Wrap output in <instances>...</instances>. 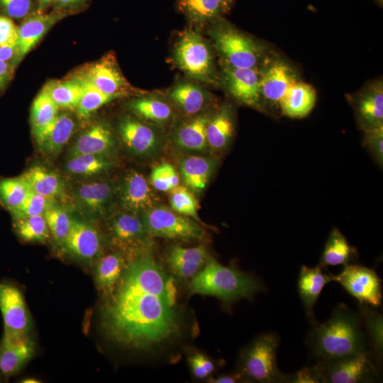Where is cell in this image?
<instances>
[{"label":"cell","instance_id":"6da1fadb","mask_svg":"<svg viewBox=\"0 0 383 383\" xmlns=\"http://www.w3.org/2000/svg\"><path fill=\"white\" fill-rule=\"evenodd\" d=\"M128 255L120 280L105 296L102 326L117 345L152 355L184 337L186 318L178 300L177 281L157 261L153 249Z\"/></svg>","mask_w":383,"mask_h":383},{"label":"cell","instance_id":"7a4b0ae2","mask_svg":"<svg viewBox=\"0 0 383 383\" xmlns=\"http://www.w3.org/2000/svg\"><path fill=\"white\" fill-rule=\"evenodd\" d=\"M307 337V345L317 361L329 360L359 354L371 353L362 330L360 312L340 304L330 318L323 323L316 321Z\"/></svg>","mask_w":383,"mask_h":383},{"label":"cell","instance_id":"3957f363","mask_svg":"<svg viewBox=\"0 0 383 383\" xmlns=\"http://www.w3.org/2000/svg\"><path fill=\"white\" fill-rule=\"evenodd\" d=\"M191 294L212 296L226 307L233 302L266 291L265 286L252 273L244 272L234 265L225 266L209 257L203 269L189 282Z\"/></svg>","mask_w":383,"mask_h":383},{"label":"cell","instance_id":"277c9868","mask_svg":"<svg viewBox=\"0 0 383 383\" xmlns=\"http://www.w3.org/2000/svg\"><path fill=\"white\" fill-rule=\"evenodd\" d=\"M279 339L274 333L255 338L240 352L236 372L245 382L286 383L287 374L278 368Z\"/></svg>","mask_w":383,"mask_h":383},{"label":"cell","instance_id":"5b68a950","mask_svg":"<svg viewBox=\"0 0 383 383\" xmlns=\"http://www.w3.org/2000/svg\"><path fill=\"white\" fill-rule=\"evenodd\" d=\"M140 218L152 238L191 242L203 240L206 235L202 225L164 206H155Z\"/></svg>","mask_w":383,"mask_h":383},{"label":"cell","instance_id":"8992f818","mask_svg":"<svg viewBox=\"0 0 383 383\" xmlns=\"http://www.w3.org/2000/svg\"><path fill=\"white\" fill-rule=\"evenodd\" d=\"M211 37L228 66L256 67L261 60L262 50L259 44L226 22H219L212 28Z\"/></svg>","mask_w":383,"mask_h":383},{"label":"cell","instance_id":"52a82bcc","mask_svg":"<svg viewBox=\"0 0 383 383\" xmlns=\"http://www.w3.org/2000/svg\"><path fill=\"white\" fill-rule=\"evenodd\" d=\"M174 60L186 74L204 82L214 77L211 50L202 36L194 30H187L179 38L174 50Z\"/></svg>","mask_w":383,"mask_h":383},{"label":"cell","instance_id":"ba28073f","mask_svg":"<svg viewBox=\"0 0 383 383\" xmlns=\"http://www.w3.org/2000/svg\"><path fill=\"white\" fill-rule=\"evenodd\" d=\"M321 383L374 382L379 379V367L370 353L317 361Z\"/></svg>","mask_w":383,"mask_h":383},{"label":"cell","instance_id":"9c48e42d","mask_svg":"<svg viewBox=\"0 0 383 383\" xmlns=\"http://www.w3.org/2000/svg\"><path fill=\"white\" fill-rule=\"evenodd\" d=\"M106 227L111 243L127 254L153 249L152 237L138 215L124 210L116 212L107 218Z\"/></svg>","mask_w":383,"mask_h":383},{"label":"cell","instance_id":"30bf717a","mask_svg":"<svg viewBox=\"0 0 383 383\" xmlns=\"http://www.w3.org/2000/svg\"><path fill=\"white\" fill-rule=\"evenodd\" d=\"M332 278L360 304H367L373 308L381 306V279L374 269L350 263L345 265L338 275L332 274Z\"/></svg>","mask_w":383,"mask_h":383},{"label":"cell","instance_id":"8fae6325","mask_svg":"<svg viewBox=\"0 0 383 383\" xmlns=\"http://www.w3.org/2000/svg\"><path fill=\"white\" fill-rule=\"evenodd\" d=\"M0 311L3 336L18 339L27 335L31 326L30 316L21 291L13 283L0 282Z\"/></svg>","mask_w":383,"mask_h":383},{"label":"cell","instance_id":"7c38bea8","mask_svg":"<svg viewBox=\"0 0 383 383\" xmlns=\"http://www.w3.org/2000/svg\"><path fill=\"white\" fill-rule=\"evenodd\" d=\"M223 82L227 91L238 102L262 110L260 72L256 67L238 68L224 65Z\"/></svg>","mask_w":383,"mask_h":383},{"label":"cell","instance_id":"4fadbf2b","mask_svg":"<svg viewBox=\"0 0 383 383\" xmlns=\"http://www.w3.org/2000/svg\"><path fill=\"white\" fill-rule=\"evenodd\" d=\"M61 245L70 256L84 262L97 260L104 252V240L98 229L74 218Z\"/></svg>","mask_w":383,"mask_h":383},{"label":"cell","instance_id":"5bb4252c","mask_svg":"<svg viewBox=\"0 0 383 383\" xmlns=\"http://www.w3.org/2000/svg\"><path fill=\"white\" fill-rule=\"evenodd\" d=\"M118 199L124 211L139 216L157 206V198L145 177L136 170L128 172L118 189Z\"/></svg>","mask_w":383,"mask_h":383},{"label":"cell","instance_id":"9a60e30c","mask_svg":"<svg viewBox=\"0 0 383 383\" xmlns=\"http://www.w3.org/2000/svg\"><path fill=\"white\" fill-rule=\"evenodd\" d=\"M209 257L204 245L184 248L174 245L165 255L167 270L177 282H189L203 269Z\"/></svg>","mask_w":383,"mask_h":383},{"label":"cell","instance_id":"2e32d148","mask_svg":"<svg viewBox=\"0 0 383 383\" xmlns=\"http://www.w3.org/2000/svg\"><path fill=\"white\" fill-rule=\"evenodd\" d=\"M358 127L369 131L383 126V84L379 79L362 89L353 99Z\"/></svg>","mask_w":383,"mask_h":383},{"label":"cell","instance_id":"e0dca14e","mask_svg":"<svg viewBox=\"0 0 383 383\" xmlns=\"http://www.w3.org/2000/svg\"><path fill=\"white\" fill-rule=\"evenodd\" d=\"M79 75L100 91L109 94L123 96L128 87V83L112 55H107L89 65Z\"/></svg>","mask_w":383,"mask_h":383},{"label":"cell","instance_id":"ac0fdd59","mask_svg":"<svg viewBox=\"0 0 383 383\" xmlns=\"http://www.w3.org/2000/svg\"><path fill=\"white\" fill-rule=\"evenodd\" d=\"M119 135L133 153L147 156L153 154L160 145V138L150 126L139 120L126 116L118 124Z\"/></svg>","mask_w":383,"mask_h":383},{"label":"cell","instance_id":"d6986e66","mask_svg":"<svg viewBox=\"0 0 383 383\" xmlns=\"http://www.w3.org/2000/svg\"><path fill=\"white\" fill-rule=\"evenodd\" d=\"M296 76L292 67L285 61L277 59L270 62L260 72V91L262 100L279 104Z\"/></svg>","mask_w":383,"mask_h":383},{"label":"cell","instance_id":"ffe728a7","mask_svg":"<svg viewBox=\"0 0 383 383\" xmlns=\"http://www.w3.org/2000/svg\"><path fill=\"white\" fill-rule=\"evenodd\" d=\"M115 194L113 185L108 182L82 183L73 189L77 205L92 216H104Z\"/></svg>","mask_w":383,"mask_h":383},{"label":"cell","instance_id":"44dd1931","mask_svg":"<svg viewBox=\"0 0 383 383\" xmlns=\"http://www.w3.org/2000/svg\"><path fill=\"white\" fill-rule=\"evenodd\" d=\"M76 128V121L70 113H59L49 125L33 135L43 153L55 156L69 142Z\"/></svg>","mask_w":383,"mask_h":383},{"label":"cell","instance_id":"7402d4cb","mask_svg":"<svg viewBox=\"0 0 383 383\" xmlns=\"http://www.w3.org/2000/svg\"><path fill=\"white\" fill-rule=\"evenodd\" d=\"M115 146L114 138L109 127L96 123L80 133L70 150V156L95 155L106 156Z\"/></svg>","mask_w":383,"mask_h":383},{"label":"cell","instance_id":"603a6c76","mask_svg":"<svg viewBox=\"0 0 383 383\" xmlns=\"http://www.w3.org/2000/svg\"><path fill=\"white\" fill-rule=\"evenodd\" d=\"M65 13H37L26 18L18 28L17 48L19 60L23 57L60 20Z\"/></svg>","mask_w":383,"mask_h":383},{"label":"cell","instance_id":"cb8c5ba5","mask_svg":"<svg viewBox=\"0 0 383 383\" xmlns=\"http://www.w3.org/2000/svg\"><path fill=\"white\" fill-rule=\"evenodd\" d=\"M323 269L320 265L314 267L303 265L298 277L299 294L311 323L316 321L313 307L321 291L328 282L333 281L332 274L325 273Z\"/></svg>","mask_w":383,"mask_h":383},{"label":"cell","instance_id":"d4e9b609","mask_svg":"<svg viewBox=\"0 0 383 383\" xmlns=\"http://www.w3.org/2000/svg\"><path fill=\"white\" fill-rule=\"evenodd\" d=\"M34 353V343L28 335L0 342V374L9 377L17 374Z\"/></svg>","mask_w":383,"mask_h":383},{"label":"cell","instance_id":"484cf974","mask_svg":"<svg viewBox=\"0 0 383 383\" xmlns=\"http://www.w3.org/2000/svg\"><path fill=\"white\" fill-rule=\"evenodd\" d=\"M128 258L127 253L116 249L97 259L94 280L104 297L110 294L118 284L126 267Z\"/></svg>","mask_w":383,"mask_h":383},{"label":"cell","instance_id":"4316f807","mask_svg":"<svg viewBox=\"0 0 383 383\" xmlns=\"http://www.w3.org/2000/svg\"><path fill=\"white\" fill-rule=\"evenodd\" d=\"M316 101V92L313 87L296 81L288 88L278 105L284 116L301 118L311 113Z\"/></svg>","mask_w":383,"mask_h":383},{"label":"cell","instance_id":"83f0119b","mask_svg":"<svg viewBox=\"0 0 383 383\" xmlns=\"http://www.w3.org/2000/svg\"><path fill=\"white\" fill-rule=\"evenodd\" d=\"M206 133L209 148L211 150L221 152L228 148L235 133L234 116L228 104L211 115Z\"/></svg>","mask_w":383,"mask_h":383},{"label":"cell","instance_id":"f1b7e54d","mask_svg":"<svg viewBox=\"0 0 383 383\" xmlns=\"http://www.w3.org/2000/svg\"><path fill=\"white\" fill-rule=\"evenodd\" d=\"M30 189L44 197L56 201L65 194V184L55 172L41 165L30 167L22 175Z\"/></svg>","mask_w":383,"mask_h":383},{"label":"cell","instance_id":"f546056e","mask_svg":"<svg viewBox=\"0 0 383 383\" xmlns=\"http://www.w3.org/2000/svg\"><path fill=\"white\" fill-rule=\"evenodd\" d=\"M211 115L201 113L181 125L175 132L176 145L184 150L206 151L209 148L206 129Z\"/></svg>","mask_w":383,"mask_h":383},{"label":"cell","instance_id":"4dcf8cb0","mask_svg":"<svg viewBox=\"0 0 383 383\" xmlns=\"http://www.w3.org/2000/svg\"><path fill=\"white\" fill-rule=\"evenodd\" d=\"M216 167V162L206 157L192 155L180 163L182 179L187 188L200 192L204 189Z\"/></svg>","mask_w":383,"mask_h":383},{"label":"cell","instance_id":"1f68e13d","mask_svg":"<svg viewBox=\"0 0 383 383\" xmlns=\"http://www.w3.org/2000/svg\"><path fill=\"white\" fill-rule=\"evenodd\" d=\"M168 96L188 116L199 114L209 101L208 94L200 87L191 82L176 84L169 91Z\"/></svg>","mask_w":383,"mask_h":383},{"label":"cell","instance_id":"d6a6232c","mask_svg":"<svg viewBox=\"0 0 383 383\" xmlns=\"http://www.w3.org/2000/svg\"><path fill=\"white\" fill-rule=\"evenodd\" d=\"M356 256V249L348 243L337 228H333L326 243L318 265L323 268L328 266H345L350 264Z\"/></svg>","mask_w":383,"mask_h":383},{"label":"cell","instance_id":"836d02e7","mask_svg":"<svg viewBox=\"0 0 383 383\" xmlns=\"http://www.w3.org/2000/svg\"><path fill=\"white\" fill-rule=\"evenodd\" d=\"M178 8L191 21L202 23L218 19L231 7L223 0H179Z\"/></svg>","mask_w":383,"mask_h":383},{"label":"cell","instance_id":"e575fe53","mask_svg":"<svg viewBox=\"0 0 383 383\" xmlns=\"http://www.w3.org/2000/svg\"><path fill=\"white\" fill-rule=\"evenodd\" d=\"M43 89L60 109L67 110L76 109L83 93L82 85L77 77L49 82Z\"/></svg>","mask_w":383,"mask_h":383},{"label":"cell","instance_id":"d590c367","mask_svg":"<svg viewBox=\"0 0 383 383\" xmlns=\"http://www.w3.org/2000/svg\"><path fill=\"white\" fill-rule=\"evenodd\" d=\"M362 323L365 328L371 353L378 366L382 360L383 318L382 315L373 307L360 304Z\"/></svg>","mask_w":383,"mask_h":383},{"label":"cell","instance_id":"8d00e7d4","mask_svg":"<svg viewBox=\"0 0 383 383\" xmlns=\"http://www.w3.org/2000/svg\"><path fill=\"white\" fill-rule=\"evenodd\" d=\"M130 107L139 117L157 124H165L172 117V110L170 105L153 97L134 99L130 103Z\"/></svg>","mask_w":383,"mask_h":383},{"label":"cell","instance_id":"74e56055","mask_svg":"<svg viewBox=\"0 0 383 383\" xmlns=\"http://www.w3.org/2000/svg\"><path fill=\"white\" fill-rule=\"evenodd\" d=\"M111 166L112 162L106 156L77 155L70 156L65 168L71 175L87 177L101 174Z\"/></svg>","mask_w":383,"mask_h":383},{"label":"cell","instance_id":"f35d334b","mask_svg":"<svg viewBox=\"0 0 383 383\" xmlns=\"http://www.w3.org/2000/svg\"><path fill=\"white\" fill-rule=\"evenodd\" d=\"M77 77L79 79L83 87L82 97L75 109L77 116L80 118H87L92 113L104 105L122 96L104 93L96 88L81 75Z\"/></svg>","mask_w":383,"mask_h":383},{"label":"cell","instance_id":"ab89813d","mask_svg":"<svg viewBox=\"0 0 383 383\" xmlns=\"http://www.w3.org/2000/svg\"><path fill=\"white\" fill-rule=\"evenodd\" d=\"M60 108L43 88L33 101L30 123L33 133H36L49 125L59 113Z\"/></svg>","mask_w":383,"mask_h":383},{"label":"cell","instance_id":"60d3db41","mask_svg":"<svg viewBox=\"0 0 383 383\" xmlns=\"http://www.w3.org/2000/svg\"><path fill=\"white\" fill-rule=\"evenodd\" d=\"M13 220L16 233L26 242H45L50 237V233L43 215Z\"/></svg>","mask_w":383,"mask_h":383},{"label":"cell","instance_id":"b9f144b4","mask_svg":"<svg viewBox=\"0 0 383 383\" xmlns=\"http://www.w3.org/2000/svg\"><path fill=\"white\" fill-rule=\"evenodd\" d=\"M30 191L27 182L21 175L0 179V202L9 212L23 202Z\"/></svg>","mask_w":383,"mask_h":383},{"label":"cell","instance_id":"7bdbcfd3","mask_svg":"<svg viewBox=\"0 0 383 383\" xmlns=\"http://www.w3.org/2000/svg\"><path fill=\"white\" fill-rule=\"evenodd\" d=\"M43 216L50 234L57 243L61 245L66 238L72 223V218L67 210L52 201L48 206Z\"/></svg>","mask_w":383,"mask_h":383},{"label":"cell","instance_id":"ee69618b","mask_svg":"<svg viewBox=\"0 0 383 383\" xmlns=\"http://www.w3.org/2000/svg\"><path fill=\"white\" fill-rule=\"evenodd\" d=\"M170 204L174 211L190 217L201 225L204 222L198 214L197 201L187 187L177 186L170 191Z\"/></svg>","mask_w":383,"mask_h":383},{"label":"cell","instance_id":"f6af8a7d","mask_svg":"<svg viewBox=\"0 0 383 383\" xmlns=\"http://www.w3.org/2000/svg\"><path fill=\"white\" fill-rule=\"evenodd\" d=\"M52 201L30 190L23 202L10 213L13 219L43 215Z\"/></svg>","mask_w":383,"mask_h":383},{"label":"cell","instance_id":"bcb514c9","mask_svg":"<svg viewBox=\"0 0 383 383\" xmlns=\"http://www.w3.org/2000/svg\"><path fill=\"white\" fill-rule=\"evenodd\" d=\"M363 145L374 162L379 167L383 165V126L363 131Z\"/></svg>","mask_w":383,"mask_h":383},{"label":"cell","instance_id":"7dc6e473","mask_svg":"<svg viewBox=\"0 0 383 383\" xmlns=\"http://www.w3.org/2000/svg\"><path fill=\"white\" fill-rule=\"evenodd\" d=\"M188 364L192 374L199 379L208 378L216 370L214 361L204 353L199 351L189 354Z\"/></svg>","mask_w":383,"mask_h":383},{"label":"cell","instance_id":"c3c4849f","mask_svg":"<svg viewBox=\"0 0 383 383\" xmlns=\"http://www.w3.org/2000/svg\"><path fill=\"white\" fill-rule=\"evenodd\" d=\"M33 0H0V9L13 18L27 17L33 10Z\"/></svg>","mask_w":383,"mask_h":383},{"label":"cell","instance_id":"681fc988","mask_svg":"<svg viewBox=\"0 0 383 383\" xmlns=\"http://www.w3.org/2000/svg\"><path fill=\"white\" fill-rule=\"evenodd\" d=\"M287 382L289 383H321L320 371L317 364L304 367L299 371L287 374Z\"/></svg>","mask_w":383,"mask_h":383},{"label":"cell","instance_id":"f907efd6","mask_svg":"<svg viewBox=\"0 0 383 383\" xmlns=\"http://www.w3.org/2000/svg\"><path fill=\"white\" fill-rule=\"evenodd\" d=\"M18 28L6 16H0V46L17 45Z\"/></svg>","mask_w":383,"mask_h":383},{"label":"cell","instance_id":"816d5d0a","mask_svg":"<svg viewBox=\"0 0 383 383\" xmlns=\"http://www.w3.org/2000/svg\"><path fill=\"white\" fill-rule=\"evenodd\" d=\"M150 180L155 189L160 192L171 191V187L165 177L161 164L152 169Z\"/></svg>","mask_w":383,"mask_h":383},{"label":"cell","instance_id":"f5cc1de1","mask_svg":"<svg viewBox=\"0 0 383 383\" xmlns=\"http://www.w3.org/2000/svg\"><path fill=\"white\" fill-rule=\"evenodd\" d=\"M165 177L169 182L171 190L179 185V178L174 167L167 162L161 164Z\"/></svg>","mask_w":383,"mask_h":383},{"label":"cell","instance_id":"db71d44e","mask_svg":"<svg viewBox=\"0 0 383 383\" xmlns=\"http://www.w3.org/2000/svg\"><path fill=\"white\" fill-rule=\"evenodd\" d=\"M14 57L19 60L17 45L0 46V61L7 62Z\"/></svg>","mask_w":383,"mask_h":383},{"label":"cell","instance_id":"11a10c76","mask_svg":"<svg viewBox=\"0 0 383 383\" xmlns=\"http://www.w3.org/2000/svg\"><path fill=\"white\" fill-rule=\"evenodd\" d=\"M242 382H244L243 379L236 371L233 373L222 374L210 379V382L213 383H235Z\"/></svg>","mask_w":383,"mask_h":383},{"label":"cell","instance_id":"9f6ffc18","mask_svg":"<svg viewBox=\"0 0 383 383\" xmlns=\"http://www.w3.org/2000/svg\"><path fill=\"white\" fill-rule=\"evenodd\" d=\"M86 0H54L59 10L75 9L82 6Z\"/></svg>","mask_w":383,"mask_h":383},{"label":"cell","instance_id":"6f0895ef","mask_svg":"<svg viewBox=\"0 0 383 383\" xmlns=\"http://www.w3.org/2000/svg\"><path fill=\"white\" fill-rule=\"evenodd\" d=\"M12 68L8 62L0 61V90L11 76Z\"/></svg>","mask_w":383,"mask_h":383},{"label":"cell","instance_id":"680465c9","mask_svg":"<svg viewBox=\"0 0 383 383\" xmlns=\"http://www.w3.org/2000/svg\"><path fill=\"white\" fill-rule=\"evenodd\" d=\"M53 3L54 0H37L38 13H43Z\"/></svg>","mask_w":383,"mask_h":383},{"label":"cell","instance_id":"91938a15","mask_svg":"<svg viewBox=\"0 0 383 383\" xmlns=\"http://www.w3.org/2000/svg\"><path fill=\"white\" fill-rule=\"evenodd\" d=\"M21 382H24V383H36V382H39L37 379H35L27 378V379H23V381H21Z\"/></svg>","mask_w":383,"mask_h":383},{"label":"cell","instance_id":"94428289","mask_svg":"<svg viewBox=\"0 0 383 383\" xmlns=\"http://www.w3.org/2000/svg\"><path fill=\"white\" fill-rule=\"evenodd\" d=\"M224 2L229 6L231 7L233 0H223Z\"/></svg>","mask_w":383,"mask_h":383},{"label":"cell","instance_id":"6125c7cd","mask_svg":"<svg viewBox=\"0 0 383 383\" xmlns=\"http://www.w3.org/2000/svg\"><path fill=\"white\" fill-rule=\"evenodd\" d=\"M379 6H382L383 0H374Z\"/></svg>","mask_w":383,"mask_h":383},{"label":"cell","instance_id":"be15d7a7","mask_svg":"<svg viewBox=\"0 0 383 383\" xmlns=\"http://www.w3.org/2000/svg\"><path fill=\"white\" fill-rule=\"evenodd\" d=\"M0 380H1V378H0Z\"/></svg>","mask_w":383,"mask_h":383}]
</instances>
